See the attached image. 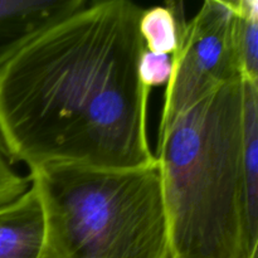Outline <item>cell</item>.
I'll list each match as a JSON object with an SVG mask.
<instances>
[{"label": "cell", "instance_id": "cell-11", "mask_svg": "<svg viewBox=\"0 0 258 258\" xmlns=\"http://www.w3.org/2000/svg\"><path fill=\"white\" fill-rule=\"evenodd\" d=\"M29 185V176L24 178L12 169L0 140V207L15 201L28 190Z\"/></svg>", "mask_w": 258, "mask_h": 258}, {"label": "cell", "instance_id": "cell-7", "mask_svg": "<svg viewBox=\"0 0 258 258\" xmlns=\"http://www.w3.org/2000/svg\"><path fill=\"white\" fill-rule=\"evenodd\" d=\"M243 173L247 236L249 247L258 246V82L242 80Z\"/></svg>", "mask_w": 258, "mask_h": 258}, {"label": "cell", "instance_id": "cell-9", "mask_svg": "<svg viewBox=\"0 0 258 258\" xmlns=\"http://www.w3.org/2000/svg\"><path fill=\"white\" fill-rule=\"evenodd\" d=\"M234 38L242 80L258 82V2L234 0Z\"/></svg>", "mask_w": 258, "mask_h": 258}, {"label": "cell", "instance_id": "cell-4", "mask_svg": "<svg viewBox=\"0 0 258 258\" xmlns=\"http://www.w3.org/2000/svg\"><path fill=\"white\" fill-rule=\"evenodd\" d=\"M171 59L173 71L166 83L159 135L202 98L242 78L232 3H204L186 23Z\"/></svg>", "mask_w": 258, "mask_h": 258}, {"label": "cell", "instance_id": "cell-1", "mask_svg": "<svg viewBox=\"0 0 258 258\" xmlns=\"http://www.w3.org/2000/svg\"><path fill=\"white\" fill-rule=\"evenodd\" d=\"M143 12L130 0L88 2L0 68V140L8 158L29 169L156 163L148 136L150 88L139 75Z\"/></svg>", "mask_w": 258, "mask_h": 258}, {"label": "cell", "instance_id": "cell-3", "mask_svg": "<svg viewBox=\"0 0 258 258\" xmlns=\"http://www.w3.org/2000/svg\"><path fill=\"white\" fill-rule=\"evenodd\" d=\"M29 179L44 212L45 258H171L158 160L135 169L47 164Z\"/></svg>", "mask_w": 258, "mask_h": 258}, {"label": "cell", "instance_id": "cell-2", "mask_svg": "<svg viewBox=\"0 0 258 258\" xmlns=\"http://www.w3.org/2000/svg\"><path fill=\"white\" fill-rule=\"evenodd\" d=\"M171 258H257L247 236L242 78L189 107L159 135Z\"/></svg>", "mask_w": 258, "mask_h": 258}, {"label": "cell", "instance_id": "cell-8", "mask_svg": "<svg viewBox=\"0 0 258 258\" xmlns=\"http://www.w3.org/2000/svg\"><path fill=\"white\" fill-rule=\"evenodd\" d=\"M185 25L181 3H166L144 9L139 20L145 49L156 54L173 55Z\"/></svg>", "mask_w": 258, "mask_h": 258}, {"label": "cell", "instance_id": "cell-6", "mask_svg": "<svg viewBox=\"0 0 258 258\" xmlns=\"http://www.w3.org/2000/svg\"><path fill=\"white\" fill-rule=\"evenodd\" d=\"M44 238L42 202L30 183L25 193L0 207V258H39Z\"/></svg>", "mask_w": 258, "mask_h": 258}, {"label": "cell", "instance_id": "cell-5", "mask_svg": "<svg viewBox=\"0 0 258 258\" xmlns=\"http://www.w3.org/2000/svg\"><path fill=\"white\" fill-rule=\"evenodd\" d=\"M87 3L86 0H0V68L37 35Z\"/></svg>", "mask_w": 258, "mask_h": 258}, {"label": "cell", "instance_id": "cell-10", "mask_svg": "<svg viewBox=\"0 0 258 258\" xmlns=\"http://www.w3.org/2000/svg\"><path fill=\"white\" fill-rule=\"evenodd\" d=\"M173 71V59L171 55L156 54V53L144 50L139 64V75L141 82L148 88L155 86L166 85L170 80Z\"/></svg>", "mask_w": 258, "mask_h": 258}, {"label": "cell", "instance_id": "cell-12", "mask_svg": "<svg viewBox=\"0 0 258 258\" xmlns=\"http://www.w3.org/2000/svg\"><path fill=\"white\" fill-rule=\"evenodd\" d=\"M39 258H45V257H44V256H43V252H42V256H40V257H39Z\"/></svg>", "mask_w": 258, "mask_h": 258}]
</instances>
